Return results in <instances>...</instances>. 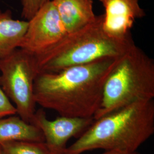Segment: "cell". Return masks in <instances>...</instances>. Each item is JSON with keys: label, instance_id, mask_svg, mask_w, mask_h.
I'll return each mask as SVG.
<instances>
[{"label": "cell", "instance_id": "7a4b0ae2", "mask_svg": "<svg viewBox=\"0 0 154 154\" xmlns=\"http://www.w3.org/2000/svg\"><path fill=\"white\" fill-rule=\"evenodd\" d=\"M154 133V99L137 102L94 120L66 154L96 149L134 152Z\"/></svg>", "mask_w": 154, "mask_h": 154}, {"label": "cell", "instance_id": "52a82bcc", "mask_svg": "<svg viewBox=\"0 0 154 154\" xmlns=\"http://www.w3.org/2000/svg\"><path fill=\"white\" fill-rule=\"evenodd\" d=\"M94 121L93 118L62 116L50 121L44 111L39 109L35 111L32 124L42 132L50 154H66L68 140L72 137L79 138Z\"/></svg>", "mask_w": 154, "mask_h": 154}, {"label": "cell", "instance_id": "8fae6325", "mask_svg": "<svg viewBox=\"0 0 154 154\" xmlns=\"http://www.w3.org/2000/svg\"><path fill=\"white\" fill-rule=\"evenodd\" d=\"M28 23V21L14 19L9 10H0V57L19 48Z\"/></svg>", "mask_w": 154, "mask_h": 154}, {"label": "cell", "instance_id": "9c48e42d", "mask_svg": "<svg viewBox=\"0 0 154 154\" xmlns=\"http://www.w3.org/2000/svg\"><path fill=\"white\" fill-rule=\"evenodd\" d=\"M67 34L74 33L94 22L97 16L93 0H51Z\"/></svg>", "mask_w": 154, "mask_h": 154}, {"label": "cell", "instance_id": "3957f363", "mask_svg": "<svg viewBox=\"0 0 154 154\" xmlns=\"http://www.w3.org/2000/svg\"><path fill=\"white\" fill-rule=\"evenodd\" d=\"M103 16L74 33H69L48 49L34 55L39 72H57L66 68L100 59L116 58L135 44L132 38L119 40L102 28Z\"/></svg>", "mask_w": 154, "mask_h": 154}, {"label": "cell", "instance_id": "5b68a950", "mask_svg": "<svg viewBox=\"0 0 154 154\" xmlns=\"http://www.w3.org/2000/svg\"><path fill=\"white\" fill-rule=\"evenodd\" d=\"M0 85L22 120L33 123L37 105L34 83L39 73L33 54L20 48L0 57Z\"/></svg>", "mask_w": 154, "mask_h": 154}, {"label": "cell", "instance_id": "6da1fadb", "mask_svg": "<svg viewBox=\"0 0 154 154\" xmlns=\"http://www.w3.org/2000/svg\"><path fill=\"white\" fill-rule=\"evenodd\" d=\"M116 58L100 59L57 72H39L34 83L36 104L62 116L93 118Z\"/></svg>", "mask_w": 154, "mask_h": 154}, {"label": "cell", "instance_id": "7c38bea8", "mask_svg": "<svg viewBox=\"0 0 154 154\" xmlns=\"http://www.w3.org/2000/svg\"><path fill=\"white\" fill-rule=\"evenodd\" d=\"M0 144L6 154H51L45 142L13 140Z\"/></svg>", "mask_w": 154, "mask_h": 154}, {"label": "cell", "instance_id": "30bf717a", "mask_svg": "<svg viewBox=\"0 0 154 154\" xmlns=\"http://www.w3.org/2000/svg\"><path fill=\"white\" fill-rule=\"evenodd\" d=\"M45 142L44 135L36 126L18 116L0 118V143L9 141Z\"/></svg>", "mask_w": 154, "mask_h": 154}, {"label": "cell", "instance_id": "5bb4252c", "mask_svg": "<svg viewBox=\"0 0 154 154\" xmlns=\"http://www.w3.org/2000/svg\"><path fill=\"white\" fill-rule=\"evenodd\" d=\"M16 114L15 106L6 96L0 85V118Z\"/></svg>", "mask_w": 154, "mask_h": 154}, {"label": "cell", "instance_id": "9a60e30c", "mask_svg": "<svg viewBox=\"0 0 154 154\" xmlns=\"http://www.w3.org/2000/svg\"><path fill=\"white\" fill-rule=\"evenodd\" d=\"M100 154H141L138 152V151L134 152H124V151H105L103 153Z\"/></svg>", "mask_w": 154, "mask_h": 154}, {"label": "cell", "instance_id": "2e32d148", "mask_svg": "<svg viewBox=\"0 0 154 154\" xmlns=\"http://www.w3.org/2000/svg\"><path fill=\"white\" fill-rule=\"evenodd\" d=\"M0 154H6L4 151V149H3V147L1 144H0Z\"/></svg>", "mask_w": 154, "mask_h": 154}, {"label": "cell", "instance_id": "4fadbf2b", "mask_svg": "<svg viewBox=\"0 0 154 154\" xmlns=\"http://www.w3.org/2000/svg\"><path fill=\"white\" fill-rule=\"evenodd\" d=\"M21 6V17L29 20L39 9L51 0H20Z\"/></svg>", "mask_w": 154, "mask_h": 154}, {"label": "cell", "instance_id": "277c9868", "mask_svg": "<svg viewBox=\"0 0 154 154\" xmlns=\"http://www.w3.org/2000/svg\"><path fill=\"white\" fill-rule=\"evenodd\" d=\"M154 98V61L134 44L116 59L94 119L133 103Z\"/></svg>", "mask_w": 154, "mask_h": 154}, {"label": "cell", "instance_id": "8992f818", "mask_svg": "<svg viewBox=\"0 0 154 154\" xmlns=\"http://www.w3.org/2000/svg\"><path fill=\"white\" fill-rule=\"evenodd\" d=\"M28 22L19 48L33 54L48 49L67 34L51 1L42 6Z\"/></svg>", "mask_w": 154, "mask_h": 154}, {"label": "cell", "instance_id": "ba28073f", "mask_svg": "<svg viewBox=\"0 0 154 154\" xmlns=\"http://www.w3.org/2000/svg\"><path fill=\"white\" fill-rule=\"evenodd\" d=\"M105 9L102 28L109 37L119 40L132 38L130 30L136 20L146 16L139 0H99Z\"/></svg>", "mask_w": 154, "mask_h": 154}]
</instances>
